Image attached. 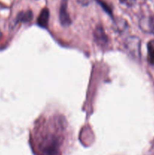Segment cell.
<instances>
[{
  "label": "cell",
  "instance_id": "obj_1",
  "mask_svg": "<svg viewBox=\"0 0 154 155\" xmlns=\"http://www.w3.org/2000/svg\"><path fill=\"white\" fill-rule=\"evenodd\" d=\"M60 142L57 136L47 135L42 140L40 149L44 155H56L58 153Z\"/></svg>",
  "mask_w": 154,
  "mask_h": 155
},
{
  "label": "cell",
  "instance_id": "obj_3",
  "mask_svg": "<svg viewBox=\"0 0 154 155\" xmlns=\"http://www.w3.org/2000/svg\"><path fill=\"white\" fill-rule=\"evenodd\" d=\"M68 0H61L59 12V18H60V24L64 27L69 26L71 23L70 18L67 12Z\"/></svg>",
  "mask_w": 154,
  "mask_h": 155
},
{
  "label": "cell",
  "instance_id": "obj_2",
  "mask_svg": "<svg viewBox=\"0 0 154 155\" xmlns=\"http://www.w3.org/2000/svg\"><path fill=\"white\" fill-rule=\"evenodd\" d=\"M125 48L128 54L135 60L140 58V40L138 37L131 36L127 37L124 42Z\"/></svg>",
  "mask_w": 154,
  "mask_h": 155
},
{
  "label": "cell",
  "instance_id": "obj_6",
  "mask_svg": "<svg viewBox=\"0 0 154 155\" xmlns=\"http://www.w3.org/2000/svg\"><path fill=\"white\" fill-rule=\"evenodd\" d=\"M48 20H49V11L48 8L42 9L37 19V24L43 28H47Z\"/></svg>",
  "mask_w": 154,
  "mask_h": 155
},
{
  "label": "cell",
  "instance_id": "obj_8",
  "mask_svg": "<svg viewBox=\"0 0 154 155\" xmlns=\"http://www.w3.org/2000/svg\"><path fill=\"white\" fill-rule=\"evenodd\" d=\"M33 18V13L30 11H27V12H23L18 15L17 17V21L16 22H23V23H27L30 22Z\"/></svg>",
  "mask_w": 154,
  "mask_h": 155
},
{
  "label": "cell",
  "instance_id": "obj_4",
  "mask_svg": "<svg viewBox=\"0 0 154 155\" xmlns=\"http://www.w3.org/2000/svg\"><path fill=\"white\" fill-rule=\"evenodd\" d=\"M95 42L100 46H106L108 43V37L101 26H98L94 31Z\"/></svg>",
  "mask_w": 154,
  "mask_h": 155
},
{
  "label": "cell",
  "instance_id": "obj_9",
  "mask_svg": "<svg viewBox=\"0 0 154 155\" xmlns=\"http://www.w3.org/2000/svg\"><path fill=\"white\" fill-rule=\"evenodd\" d=\"M1 37H2V33L0 32V39H1Z\"/></svg>",
  "mask_w": 154,
  "mask_h": 155
},
{
  "label": "cell",
  "instance_id": "obj_7",
  "mask_svg": "<svg viewBox=\"0 0 154 155\" xmlns=\"http://www.w3.org/2000/svg\"><path fill=\"white\" fill-rule=\"evenodd\" d=\"M147 61L149 64L154 66V40H150L147 44Z\"/></svg>",
  "mask_w": 154,
  "mask_h": 155
},
{
  "label": "cell",
  "instance_id": "obj_5",
  "mask_svg": "<svg viewBox=\"0 0 154 155\" xmlns=\"http://www.w3.org/2000/svg\"><path fill=\"white\" fill-rule=\"evenodd\" d=\"M139 27L143 31L154 34V15L140 19L139 21Z\"/></svg>",
  "mask_w": 154,
  "mask_h": 155
}]
</instances>
